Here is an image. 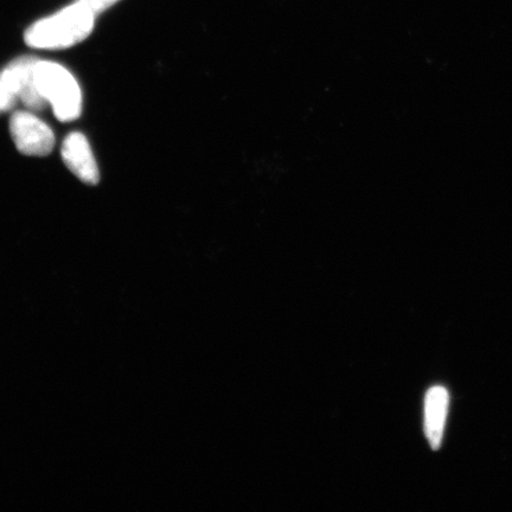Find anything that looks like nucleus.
Wrapping results in <instances>:
<instances>
[{"label": "nucleus", "instance_id": "1", "mask_svg": "<svg viewBox=\"0 0 512 512\" xmlns=\"http://www.w3.org/2000/svg\"><path fill=\"white\" fill-rule=\"evenodd\" d=\"M95 16L79 2L66 6L56 14L40 19L25 31L29 47L60 50L76 46L92 34Z\"/></svg>", "mask_w": 512, "mask_h": 512}, {"label": "nucleus", "instance_id": "2", "mask_svg": "<svg viewBox=\"0 0 512 512\" xmlns=\"http://www.w3.org/2000/svg\"><path fill=\"white\" fill-rule=\"evenodd\" d=\"M35 81L47 105L53 108L56 119L70 123L79 119L82 112V92L78 80L60 63L38 60L35 64Z\"/></svg>", "mask_w": 512, "mask_h": 512}, {"label": "nucleus", "instance_id": "3", "mask_svg": "<svg viewBox=\"0 0 512 512\" xmlns=\"http://www.w3.org/2000/svg\"><path fill=\"white\" fill-rule=\"evenodd\" d=\"M36 57H19L0 72V113L8 112L18 101L32 112L47 107L35 82Z\"/></svg>", "mask_w": 512, "mask_h": 512}, {"label": "nucleus", "instance_id": "4", "mask_svg": "<svg viewBox=\"0 0 512 512\" xmlns=\"http://www.w3.org/2000/svg\"><path fill=\"white\" fill-rule=\"evenodd\" d=\"M10 132L17 150L25 156L46 157L54 150V131L32 111H17L12 114Z\"/></svg>", "mask_w": 512, "mask_h": 512}, {"label": "nucleus", "instance_id": "5", "mask_svg": "<svg viewBox=\"0 0 512 512\" xmlns=\"http://www.w3.org/2000/svg\"><path fill=\"white\" fill-rule=\"evenodd\" d=\"M61 156L67 168L88 185H96L100 181V170L93 155L88 139L80 132L70 133L64 138Z\"/></svg>", "mask_w": 512, "mask_h": 512}, {"label": "nucleus", "instance_id": "6", "mask_svg": "<svg viewBox=\"0 0 512 512\" xmlns=\"http://www.w3.org/2000/svg\"><path fill=\"white\" fill-rule=\"evenodd\" d=\"M450 396L444 387H433L428 390L425 399V433L434 451L439 450L443 443L446 416Z\"/></svg>", "mask_w": 512, "mask_h": 512}, {"label": "nucleus", "instance_id": "7", "mask_svg": "<svg viewBox=\"0 0 512 512\" xmlns=\"http://www.w3.org/2000/svg\"><path fill=\"white\" fill-rule=\"evenodd\" d=\"M76 2L85 6L96 17L117 4L119 0H76Z\"/></svg>", "mask_w": 512, "mask_h": 512}]
</instances>
